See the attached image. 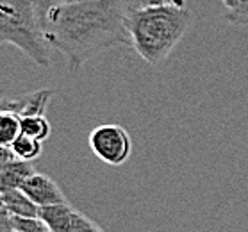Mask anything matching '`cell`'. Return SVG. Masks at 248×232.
<instances>
[{
  "mask_svg": "<svg viewBox=\"0 0 248 232\" xmlns=\"http://www.w3.org/2000/svg\"><path fill=\"white\" fill-rule=\"evenodd\" d=\"M0 204L11 216L22 218H38L40 207L22 191V189H9L0 193Z\"/></svg>",
  "mask_w": 248,
  "mask_h": 232,
  "instance_id": "cell-6",
  "label": "cell"
},
{
  "mask_svg": "<svg viewBox=\"0 0 248 232\" xmlns=\"http://www.w3.org/2000/svg\"><path fill=\"white\" fill-rule=\"evenodd\" d=\"M0 232H15L13 216L4 207H0Z\"/></svg>",
  "mask_w": 248,
  "mask_h": 232,
  "instance_id": "cell-16",
  "label": "cell"
},
{
  "mask_svg": "<svg viewBox=\"0 0 248 232\" xmlns=\"http://www.w3.org/2000/svg\"><path fill=\"white\" fill-rule=\"evenodd\" d=\"M41 29L48 46L64 56L72 74L102 52L130 45L124 0L64 2L41 18Z\"/></svg>",
  "mask_w": 248,
  "mask_h": 232,
  "instance_id": "cell-1",
  "label": "cell"
},
{
  "mask_svg": "<svg viewBox=\"0 0 248 232\" xmlns=\"http://www.w3.org/2000/svg\"><path fill=\"white\" fill-rule=\"evenodd\" d=\"M193 22L184 2H159L141 7H127V31L130 45L148 64H161Z\"/></svg>",
  "mask_w": 248,
  "mask_h": 232,
  "instance_id": "cell-2",
  "label": "cell"
},
{
  "mask_svg": "<svg viewBox=\"0 0 248 232\" xmlns=\"http://www.w3.org/2000/svg\"><path fill=\"white\" fill-rule=\"evenodd\" d=\"M22 134V116L9 109V98H0V147L9 148Z\"/></svg>",
  "mask_w": 248,
  "mask_h": 232,
  "instance_id": "cell-8",
  "label": "cell"
},
{
  "mask_svg": "<svg viewBox=\"0 0 248 232\" xmlns=\"http://www.w3.org/2000/svg\"><path fill=\"white\" fill-rule=\"evenodd\" d=\"M32 164L22 159H11L9 163L0 170V193L9 189H20L22 184L34 173Z\"/></svg>",
  "mask_w": 248,
  "mask_h": 232,
  "instance_id": "cell-7",
  "label": "cell"
},
{
  "mask_svg": "<svg viewBox=\"0 0 248 232\" xmlns=\"http://www.w3.org/2000/svg\"><path fill=\"white\" fill-rule=\"evenodd\" d=\"M40 139H34V138L27 136V134H20V136L15 139V143H13L11 147H9V150L13 152V155L16 159H22V161H27V163H31V161H34V159H38L41 155V152H43V147H41Z\"/></svg>",
  "mask_w": 248,
  "mask_h": 232,
  "instance_id": "cell-10",
  "label": "cell"
},
{
  "mask_svg": "<svg viewBox=\"0 0 248 232\" xmlns=\"http://www.w3.org/2000/svg\"><path fill=\"white\" fill-rule=\"evenodd\" d=\"M159 2H184V0H130L129 7H141L148 4H159Z\"/></svg>",
  "mask_w": 248,
  "mask_h": 232,
  "instance_id": "cell-17",
  "label": "cell"
},
{
  "mask_svg": "<svg viewBox=\"0 0 248 232\" xmlns=\"http://www.w3.org/2000/svg\"><path fill=\"white\" fill-rule=\"evenodd\" d=\"M68 232H104L100 227L96 225L95 221H91L84 213L80 211H75L74 218H72V223H70V229Z\"/></svg>",
  "mask_w": 248,
  "mask_h": 232,
  "instance_id": "cell-14",
  "label": "cell"
},
{
  "mask_svg": "<svg viewBox=\"0 0 248 232\" xmlns=\"http://www.w3.org/2000/svg\"><path fill=\"white\" fill-rule=\"evenodd\" d=\"M22 132L34 138V139L45 141L46 138H50L52 127L45 114H32V116H23L22 118Z\"/></svg>",
  "mask_w": 248,
  "mask_h": 232,
  "instance_id": "cell-11",
  "label": "cell"
},
{
  "mask_svg": "<svg viewBox=\"0 0 248 232\" xmlns=\"http://www.w3.org/2000/svg\"><path fill=\"white\" fill-rule=\"evenodd\" d=\"M13 227L16 232H50V229L40 218H22L13 216Z\"/></svg>",
  "mask_w": 248,
  "mask_h": 232,
  "instance_id": "cell-13",
  "label": "cell"
},
{
  "mask_svg": "<svg viewBox=\"0 0 248 232\" xmlns=\"http://www.w3.org/2000/svg\"><path fill=\"white\" fill-rule=\"evenodd\" d=\"M15 232H16V231H15Z\"/></svg>",
  "mask_w": 248,
  "mask_h": 232,
  "instance_id": "cell-20",
  "label": "cell"
},
{
  "mask_svg": "<svg viewBox=\"0 0 248 232\" xmlns=\"http://www.w3.org/2000/svg\"><path fill=\"white\" fill-rule=\"evenodd\" d=\"M0 45L16 46L38 66H50V46L34 0H0Z\"/></svg>",
  "mask_w": 248,
  "mask_h": 232,
  "instance_id": "cell-3",
  "label": "cell"
},
{
  "mask_svg": "<svg viewBox=\"0 0 248 232\" xmlns=\"http://www.w3.org/2000/svg\"><path fill=\"white\" fill-rule=\"evenodd\" d=\"M0 207H2V204H0Z\"/></svg>",
  "mask_w": 248,
  "mask_h": 232,
  "instance_id": "cell-19",
  "label": "cell"
},
{
  "mask_svg": "<svg viewBox=\"0 0 248 232\" xmlns=\"http://www.w3.org/2000/svg\"><path fill=\"white\" fill-rule=\"evenodd\" d=\"M74 213L75 209L66 202V204H54L46 205V207H40L38 218L50 229V232H68Z\"/></svg>",
  "mask_w": 248,
  "mask_h": 232,
  "instance_id": "cell-9",
  "label": "cell"
},
{
  "mask_svg": "<svg viewBox=\"0 0 248 232\" xmlns=\"http://www.w3.org/2000/svg\"><path fill=\"white\" fill-rule=\"evenodd\" d=\"M225 20L232 25L247 27L248 25V0H236V6L227 9Z\"/></svg>",
  "mask_w": 248,
  "mask_h": 232,
  "instance_id": "cell-12",
  "label": "cell"
},
{
  "mask_svg": "<svg viewBox=\"0 0 248 232\" xmlns=\"http://www.w3.org/2000/svg\"><path fill=\"white\" fill-rule=\"evenodd\" d=\"M223 2V6L227 7V9H232V7L236 6V0H221Z\"/></svg>",
  "mask_w": 248,
  "mask_h": 232,
  "instance_id": "cell-18",
  "label": "cell"
},
{
  "mask_svg": "<svg viewBox=\"0 0 248 232\" xmlns=\"http://www.w3.org/2000/svg\"><path fill=\"white\" fill-rule=\"evenodd\" d=\"M38 207H46L54 204H66V197L57 186L56 181L40 171H34L27 181L23 182L20 187Z\"/></svg>",
  "mask_w": 248,
  "mask_h": 232,
  "instance_id": "cell-5",
  "label": "cell"
},
{
  "mask_svg": "<svg viewBox=\"0 0 248 232\" xmlns=\"http://www.w3.org/2000/svg\"><path fill=\"white\" fill-rule=\"evenodd\" d=\"M64 2H72V0H34V6H36V11H38L40 22H41V18L45 16L52 7L59 6V4H64Z\"/></svg>",
  "mask_w": 248,
  "mask_h": 232,
  "instance_id": "cell-15",
  "label": "cell"
},
{
  "mask_svg": "<svg viewBox=\"0 0 248 232\" xmlns=\"http://www.w3.org/2000/svg\"><path fill=\"white\" fill-rule=\"evenodd\" d=\"M90 148L102 163L120 166L129 161L132 154V139L122 125L104 124L91 130Z\"/></svg>",
  "mask_w": 248,
  "mask_h": 232,
  "instance_id": "cell-4",
  "label": "cell"
}]
</instances>
